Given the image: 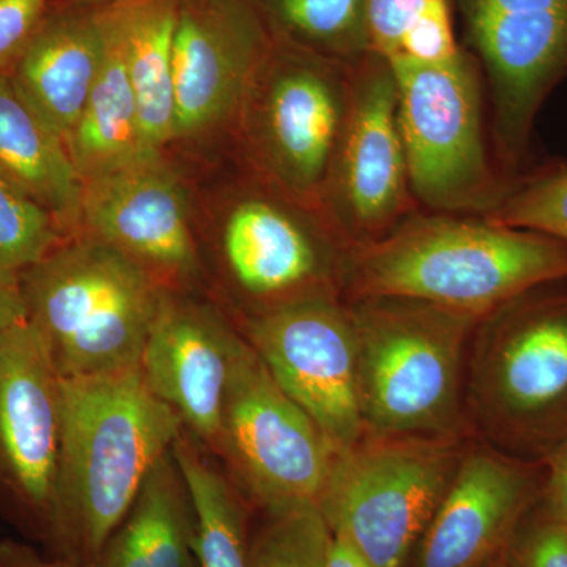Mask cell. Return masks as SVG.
Segmentation results:
<instances>
[{
  "label": "cell",
  "instance_id": "cell-1",
  "mask_svg": "<svg viewBox=\"0 0 567 567\" xmlns=\"http://www.w3.org/2000/svg\"><path fill=\"white\" fill-rule=\"evenodd\" d=\"M567 281V244L487 216L417 208L347 248L344 298L399 297L487 316L533 287Z\"/></svg>",
  "mask_w": 567,
  "mask_h": 567
},
{
  "label": "cell",
  "instance_id": "cell-2",
  "mask_svg": "<svg viewBox=\"0 0 567 567\" xmlns=\"http://www.w3.org/2000/svg\"><path fill=\"white\" fill-rule=\"evenodd\" d=\"M183 429L174 410L147 390L140 369L63 380L51 540L59 558L89 566Z\"/></svg>",
  "mask_w": 567,
  "mask_h": 567
},
{
  "label": "cell",
  "instance_id": "cell-3",
  "mask_svg": "<svg viewBox=\"0 0 567 567\" xmlns=\"http://www.w3.org/2000/svg\"><path fill=\"white\" fill-rule=\"evenodd\" d=\"M346 300L365 435L465 439L466 369L481 317L412 298Z\"/></svg>",
  "mask_w": 567,
  "mask_h": 567
},
{
  "label": "cell",
  "instance_id": "cell-4",
  "mask_svg": "<svg viewBox=\"0 0 567 567\" xmlns=\"http://www.w3.org/2000/svg\"><path fill=\"white\" fill-rule=\"evenodd\" d=\"M466 420L483 443L544 461L567 440V281L548 282L477 323L466 369Z\"/></svg>",
  "mask_w": 567,
  "mask_h": 567
},
{
  "label": "cell",
  "instance_id": "cell-5",
  "mask_svg": "<svg viewBox=\"0 0 567 567\" xmlns=\"http://www.w3.org/2000/svg\"><path fill=\"white\" fill-rule=\"evenodd\" d=\"M20 290L63 380L140 369L167 292L140 264L87 234L55 246L25 271Z\"/></svg>",
  "mask_w": 567,
  "mask_h": 567
},
{
  "label": "cell",
  "instance_id": "cell-6",
  "mask_svg": "<svg viewBox=\"0 0 567 567\" xmlns=\"http://www.w3.org/2000/svg\"><path fill=\"white\" fill-rule=\"evenodd\" d=\"M410 185L425 210L491 215L511 185L488 144L486 93L475 59L391 65Z\"/></svg>",
  "mask_w": 567,
  "mask_h": 567
},
{
  "label": "cell",
  "instance_id": "cell-7",
  "mask_svg": "<svg viewBox=\"0 0 567 567\" xmlns=\"http://www.w3.org/2000/svg\"><path fill=\"white\" fill-rule=\"evenodd\" d=\"M465 447V439L364 435L334 454L317 506L372 567H405Z\"/></svg>",
  "mask_w": 567,
  "mask_h": 567
},
{
  "label": "cell",
  "instance_id": "cell-8",
  "mask_svg": "<svg viewBox=\"0 0 567 567\" xmlns=\"http://www.w3.org/2000/svg\"><path fill=\"white\" fill-rule=\"evenodd\" d=\"M456 11L483 76L492 156L514 183L535 167L537 117L567 81V0H456Z\"/></svg>",
  "mask_w": 567,
  "mask_h": 567
},
{
  "label": "cell",
  "instance_id": "cell-9",
  "mask_svg": "<svg viewBox=\"0 0 567 567\" xmlns=\"http://www.w3.org/2000/svg\"><path fill=\"white\" fill-rule=\"evenodd\" d=\"M352 80L353 65L275 39L241 110L246 145L262 181L319 213Z\"/></svg>",
  "mask_w": 567,
  "mask_h": 567
},
{
  "label": "cell",
  "instance_id": "cell-10",
  "mask_svg": "<svg viewBox=\"0 0 567 567\" xmlns=\"http://www.w3.org/2000/svg\"><path fill=\"white\" fill-rule=\"evenodd\" d=\"M334 451L244 341L224 399L216 458L249 505H319Z\"/></svg>",
  "mask_w": 567,
  "mask_h": 567
},
{
  "label": "cell",
  "instance_id": "cell-11",
  "mask_svg": "<svg viewBox=\"0 0 567 567\" xmlns=\"http://www.w3.org/2000/svg\"><path fill=\"white\" fill-rule=\"evenodd\" d=\"M241 334L276 383L319 425L334 454L363 440L357 333L344 295H306L252 312Z\"/></svg>",
  "mask_w": 567,
  "mask_h": 567
},
{
  "label": "cell",
  "instance_id": "cell-12",
  "mask_svg": "<svg viewBox=\"0 0 567 567\" xmlns=\"http://www.w3.org/2000/svg\"><path fill=\"white\" fill-rule=\"evenodd\" d=\"M399 125L398 81L372 51L353 65L349 110L330 174L322 215L347 246L368 244L417 210Z\"/></svg>",
  "mask_w": 567,
  "mask_h": 567
},
{
  "label": "cell",
  "instance_id": "cell-13",
  "mask_svg": "<svg viewBox=\"0 0 567 567\" xmlns=\"http://www.w3.org/2000/svg\"><path fill=\"white\" fill-rule=\"evenodd\" d=\"M347 248L322 213L270 185L235 200L223 223L224 264L252 306L249 315L306 295L342 293Z\"/></svg>",
  "mask_w": 567,
  "mask_h": 567
},
{
  "label": "cell",
  "instance_id": "cell-14",
  "mask_svg": "<svg viewBox=\"0 0 567 567\" xmlns=\"http://www.w3.org/2000/svg\"><path fill=\"white\" fill-rule=\"evenodd\" d=\"M63 379L28 319L0 334V495L51 544Z\"/></svg>",
  "mask_w": 567,
  "mask_h": 567
},
{
  "label": "cell",
  "instance_id": "cell-15",
  "mask_svg": "<svg viewBox=\"0 0 567 567\" xmlns=\"http://www.w3.org/2000/svg\"><path fill=\"white\" fill-rule=\"evenodd\" d=\"M274 41L251 0H178L174 40L177 140L240 117Z\"/></svg>",
  "mask_w": 567,
  "mask_h": 567
},
{
  "label": "cell",
  "instance_id": "cell-16",
  "mask_svg": "<svg viewBox=\"0 0 567 567\" xmlns=\"http://www.w3.org/2000/svg\"><path fill=\"white\" fill-rule=\"evenodd\" d=\"M78 234L114 246L171 292L199 276L185 193L163 158L85 182Z\"/></svg>",
  "mask_w": 567,
  "mask_h": 567
},
{
  "label": "cell",
  "instance_id": "cell-17",
  "mask_svg": "<svg viewBox=\"0 0 567 567\" xmlns=\"http://www.w3.org/2000/svg\"><path fill=\"white\" fill-rule=\"evenodd\" d=\"M544 464L494 447H465L420 544L415 567H487L507 551L539 502Z\"/></svg>",
  "mask_w": 567,
  "mask_h": 567
},
{
  "label": "cell",
  "instance_id": "cell-18",
  "mask_svg": "<svg viewBox=\"0 0 567 567\" xmlns=\"http://www.w3.org/2000/svg\"><path fill=\"white\" fill-rule=\"evenodd\" d=\"M218 312L178 292L164 293L140 360L145 386L216 456L224 399L244 344Z\"/></svg>",
  "mask_w": 567,
  "mask_h": 567
},
{
  "label": "cell",
  "instance_id": "cell-19",
  "mask_svg": "<svg viewBox=\"0 0 567 567\" xmlns=\"http://www.w3.org/2000/svg\"><path fill=\"white\" fill-rule=\"evenodd\" d=\"M110 7L48 11L10 81L44 125L69 142L106 59Z\"/></svg>",
  "mask_w": 567,
  "mask_h": 567
},
{
  "label": "cell",
  "instance_id": "cell-20",
  "mask_svg": "<svg viewBox=\"0 0 567 567\" xmlns=\"http://www.w3.org/2000/svg\"><path fill=\"white\" fill-rule=\"evenodd\" d=\"M85 567H199L196 513L173 450L153 466L121 525Z\"/></svg>",
  "mask_w": 567,
  "mask_h": 567
},
{
  "label": "cell",
  "instance_id": "cell-21",
  "mask_svg": "<svg viewBox=\"0 0 567 567\" xmlns=\"http://www.w3.org/2000/svg\"><path fill=\"white\" fill-rule=\"evenodd\" d=\"M0 178L54 216L66 237L80 233L82 183L65 142L0 74Z\"/></svg>",
  "mask_w": 567,
  "mask_h": 567
},
{
  "label": "cell",
  "instance_id": "cell-22",
  "mask_svg": "<svg viewBox=\"0 0 567 567\" xmlns=\"http://www.w3.org/2000/svg\"><path fill=\"white\" fill-rule=\"evenodd\" d=\"M66 148L82 183L163 158L142 133L140 110L123 58L118 6H111L106 59Z\"/></svg>",
  "mask_w": 567,
  "mask_h": 567
},
{
  "label": "cell",
  "instance_id": "cell-23",
  "mask_svg": "<svg viewBox=\"0 0 567 567\" xmlns=\"http://www.w3.org/2000/svg\"><path fill=\"white\" fill-rule=\"evenodd\" d=\"M178 0H134L118 6L123 58L132 81L142 133L152 152L177 140L174 40Z\"/></svg>",
  "mask_w": 567,
  "mask_h": 567
},
{
  "label": "cell",
  "instance_id": "cell-24",
  "mask_svg": "<svg viewBox=\"0 0 567 567\" xmlns=\"http://www.w3.org/2000/svg\"><path fill=\"white\" fill-rule=\"evenodd\" d=\"M173 454L192 494L199 567H249L248 499L221 462L186 429Z\"/></svg>",
  "mask_w": 567,
  "mask_h": 567
},
{
  "label": "cell",
  "instance_id": "cell-25",
  "mask_svg": "<svg viewBox=\"0 0 567 567\" xmlns=\"http://www.w3.org/2000/svg\"><path fill=\"white\" fill-rule=\"evenodd\" d=\"M275 39L357 65L372 52L365 0H251Z\"/></svg>",
  "mask_w": 567,
  "mask_h": 567
},
{
  "label": "cell",
  "instance_id": "cell-26",
  "mask_svg": "<svg viewBox=\"0 0 567 567\" xmlns=\"http://www.w3.org/2000/svg\"><path fill=\"white\" fill-rule=\"evenodd\" d=\"M372 51L395 63L450 61L464 51L456 0H365Z\"/></svg>",
  "mask_w": 567,
  "mask_h": 567
},
{
  "label": "cell",
  "instance_id": "cell-27",
  "mask_svg": "<svg viewBox=\"0 0 567 567\" xmlns=\"http://www.w3.org/2000/svg\"><path fill=\"white\" fill-rule=\"evenodd\" d=\"M249 533V567H327L331 529L317 505L264 511Z\"/></svg>",
  "mask_w": 567,
  "mask_h": 567
},
{
  "label": "cell",
  "instance_id": "cell-28",
  "mask_svg": "<svg viewBox=\"0 0 567 567\" xmlns=\"http://www.w3.org/2000/svg\"><path fill=\"white\" fill-rule=\"evenodd\" d=\"M65 238L43 205L0 178V281L20 286L25 271Z\"/></svg>",
  "mask_w": 567,
  "mask_h": 567
},
{
  "label": "cell",
  "instance_id": "cell-29",
  "mask_svg": "<svg viewBox=\"0 0 567 567\" xmlns=\"http://www.w3.org/2000/svg\"><path fill=\"white\" fill-rule=\"evenodd\" d=\"M492 221L550 235L567 244V164L533 167L511 185Z\"/></svg>",
  "mask_w": 567,
  "mask_h": 567
},
{
  "label": "cell",
  "instance_id": "cell-30",
  "mask_svg": "<svg viewBox=\"0 0 567 567\" xmlns=\"http://www.w3.org/2000/svg\"><path fill=\"white\" fill-rule=\"evenodd\" d=\"M511 567H567V524L540 514L507 547Z\"/></svg>",
  "mask_w": 567,
  "mask_h": 567
},
{
  "label": "cell",
  "instance_id": "cell-31",
  "mask_svg": "<svg viewBox=\"0 0 567 567\" xmlns=\"http://www.w3.org/2000/svg\"><path fill=\"white\" fill-rule=\"evenodd\" d=\"M50 11V0H0V74L14 63Z\"/></svg>",
  "mask_w": 567,
  "mask_h": 567
},
{
  "label": "cell",
  "instance_id": "cell-32",
  "mask_svg": "<svg viewBox=\"0 0 567 567\" xmlns=\"http://www.w3.org/2000/svg\"><path fill=\"white\" fill-rule=\"evenodd\" d=\"M543 513L567 524V440L544 461Z\"/></svg>",
  "mask_w": 567,
  "mask_h": 567
},
{
  "label": "cell",
  "instance_id": "cell-33",
  "mask_svg": "<svg viewBox=\"0 0 567 567\" xmlns=\"http://www.w3.org/2000/svg\"><path fill=\"white\" fill-rule=\"evenodd\" d=\"M0 567H82L65 558H47L35 548L13 539L0 540Z\"/></svg>",
  "mask_w": 567,
  "mask_h": 567
},
{
  "label": "cell",
  "instance_id": "cell-34",
  "mask_svg": "<svg viewBox=\"0 0 567 567\" xmlns=\"http://www.w3.org/2000/svg\"><path fill=\"white\" fill-rule=\"evenodd\" d=\"M28 319L20 286L0 281V334Z\"/></svg>",
  "mask_w": 567,
  "mask_h": 567
},
{
  "label": "cell",
  "instance_id": "cell-35",
  "mask_svg": "<svg viewBox=\"0 0 567 567\" xmlns=\"http://www.w3.org/2000/svg\"><path fill=\"white\" fill-rule=\"evenodd\" d=\"M327 567H372L368 561L353 547L346 537L333 535L331 533L330 550H328V566Z\"/></svg>",
  "mask_w": 567,
  "mask_h": 567
},
{
  "label": "cell",
  "instance_id": "cell-36",
  "mask_svg": "<svg viewBox=\"0 0 567 567\" xmlns=\"http://www.w3.org/2000/svg\"><path fill=\"white\" fill-rule=\"evenodd\" d=\"M82 3L95 7L121 6V3L134 2V0H81Z\"/></svg>",
  "mask_w": 567,
  "mask_h": 567
},
{
  "label": "cell",
  "instance_id": "cell-37",
  "mask_svg": "<svg viewBox=\"0 0 567 567\" xmlns=\"http://www.w3.org/2000/svg\"><path fill=\"white\" fill-rule=\"evenodd\" d=\"M487 567H511L509 561H507V551L499 555L498 558H495Z\"/></svg>",
  "mask_w": 567,
  "mask_h": 567
}]
</instances>
